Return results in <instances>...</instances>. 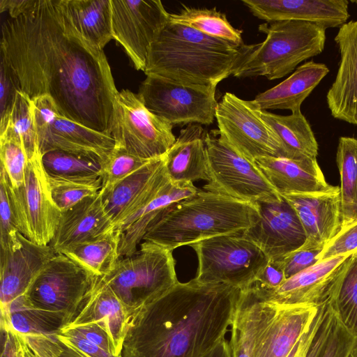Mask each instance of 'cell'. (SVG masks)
Masks as SVG:
<instances>
[{
  "label": "cell",
  "instance_id": "cell-1",
  "mask_svg": "<svg viewBox=\"0 0 357 357\" xmlns=\"http://www.w3.org/2000/svg\"><path fill=\"white\" fill-rule=\"evenodd\" d=\"M1 56L31 100L47 96L66 118L111 135L117 91L103 50L78 32L63 0H29L1 25Z\"/></svg>",
  "mask_w": 357,
  "mask_h": 357
},
{
  "label": "cell",
  "instance_id": "cell-2",
  "mask_svg": "<svg viewBox=\"0 0 357 357\" xmlns=\"http://www.w3.org/2000/svg\"><path fill=\"white\" fill-rule=\"evenodd\" d=\"M240 289L178 282L128 318L122 357H202L231 325Z\"/></svg>",
  "mask_w": 357,
  "mask_h": 357
},
{
  "label": "cell",
  "instance_id": "cell-3",
  "mask_svg": "<svg viewBox=\"0 0 357 357\" xmlns=\"http://www.w3.org/2000/svg\"><path fill=\"white\" fill-rule=\"evenodd\" d=\"M253 47L168 21L151 45L144 73L181 84L217 86Z\"/></svg>",
  "mask_w": 357,
  "mask_h": 357
},
{
  "label": "cell",
  "instance_id": "cell-4",
  "mask_svg": "<svg viewBox=\"0 0 357 357\" xmlns=\"http://www.w3.org/2000/svg\"><path fill=\"white\" fill-rule=\"evenodd\" d=\"M259 218L257 203L199 189L163 215L142 241L173 251L214 236L243 233Z\"/></svg>",
  "mask_w": 357,
  "mask_h": 357
},
{
  "label": "cell",
  "instance_id": "cell-5",
  "mask_svg": "<svg viewBox=\"0 0 357 357\" xmlns=\"http://www.w3.org/2000/svg\"><path fill=\"white\" fill-rule=\"evenodd\" d=\"M258 29L266 34V38L254 44L251 52L233 73L235 77L264 76L268 80L284 77L302 62L320 54L325 47L326 29L312 22H265Z\"/></svg>",
  "mask_w": 357,
  "mask_h": 357
},
{
  "label": "cell",
  "instance_id": "cell-6",
  "mask_svg": "<svg viewBox=\"0 0 357 357\" xmlns=\"http://www.w3.org/2000/svg\"><path fill=\"white\" fill-rule=\"evenodd\" d=\"M139 246L132 255L120 258L109 273L98 277L121 301L128 318L178 282L172 250L144 241Z\"/></svg>",
  "mask_w": 357,
  "mask_h": 357
},
{
  "label": "cell",
  "instance_id": "cell-7",
  "mask_svg": "<svg viewBox=\"0 0 357 357\" xmlns=\"http://www.w3.org/2000/svg\"><path fill=\"white\" fill-rule=\"evenodd\" d=\"M190 246L198 259L195 280L228 284L242 291L253 286L269 261L243 233L217 236Z\"/></svg>",
  "mask_w": 357,
  "mask_h": 357
},
{
  "label": "cell",
  "instance_id": "cell-8",
  "mask_svg": "<svg viewBox=\"0 0 357 357\" xmlns=\"http://www.w3.org/2000/svg\"><path fill=\"white\" fill-rule=\"evenodd\" d=\"M205 143L209 176L206 191L254 204L281 199L256 163L236 151L218 130L207 132Z\"/></svg>",
  "mask_w": 357,
  "mask_h": 357
},
{
  "label": "cell",
  "instance_id": "cell-9",
  "mask_svg": "<svg viewBox=\"0 0 357 357\" xmlns=\"http://www.w3.org/2000/svg\"><path fill=\"white\" fill-rule=\"evenodd\" d=\"M172 128L149 111L138 93L128 89L116 93L111 129L115 147L144 159L160 158L176 141Z\"/></svg>",
  "mask_w": 357,
  "mask_h": 357
},
{
  "label": "cell",
  "instance_id": "cell-10",
  "mask_svg": "<svg viewBox=\"0 0 357 357\" xmlns=\"http://www.w3.org/2000/svg\"><path fill=\"white\" fill-rule=\"evenodd\" d=\"M217 86L185 84L146 76L138 94L146 108L174 126L211 125L215 119Z\"/></svg>",
  "mask_w": 357,
  "mask_h": 357
},
{
  "label": "cell",
  "instance_id": "cell-11",
  "mask_svg": "<svg viewBox=\"0 0 357 357\" xmlns=\"http://www.w3.org/2000/svg\"><path fill=\"white\" fill-rule=\"evenodd\" d=\"M96 278L65 255L56 254L24 296L33 306L63 315L68 324L77 314Z\"/></svg>",
  "mask_w": 357,
  "mask_h": 357
},
{
  "label": "cell",
  "instance_id": "cell-12",
  "mask_svg": "<svg viewBox=\"0 0 357 357\" xmlns=\"http://www.w3.org/2000/svg\"><path fill=\"white\" fill-rule=\"evenodd\" d=\"M10 188L20 232L36 244L50 245L61 211L52 199L41 154L28 160L22 183Z\"/></svg>",
  "mask_w": 357,
  "mask_h": 357
},
{
  "label": "cell",
  "instance_id": "cell-13",
  "mask_svg": "<svg viewBox=\"0 0 357 357\" xmlns=\"http://www.w3.org/2000/svg\"><path fill=\"white\" fill-rule=\"evenodd\" d=\"M32 111L41 155L63 151L98 158L104 162L115 146L113 137L89 129L62 116L47 96L31 100Z\"/></svg>",
  "mask_w": 357,
  "mask_h": 357
},
{
  "label": "cell",
  "instance_id": "cell-14",
  "mask_svg": "<svg viewBox=\"0 0 357 357\" xmlns=\"http://www.w3.org/2000/svg\"><path fill=\"white\" fill-rule=\"evenodd\" d=\"M215 118L221 137L248 160L283 157L275 132L251 100L227 92L218 102Z\"/></svg>",
  "mask_w": 357,
  "mask_h": 357
},
{
  "label": "cell",
  "instance_id": "cell-15",
  "mask_svg": "<svg viewBox=\"0 0 357 357\" xmlns=\"http://www.w3.org/2000/svg\"><path fill=\"white\" fill-rule=\"evenodd\" d=\"M113 39L144 72L149 48L169 21L160 0H111Z\"/></svg>",
  "mask_w": 357,
  "mask_h": 357
},
{
  "label": "cell",
  "instance_id": "cell-16",
  "mask_svg": "<svg viewBox=\"0 0 357 357\" xmlns=\"http://www.w3.org/2000/svg\"><path fill=\"white\" fill-rule=\"evenodd\" d=\"M353 254L349 253L318 261L286 279L275 289H250L262 300L278 307L319 305L336 293Z\"/></svg>",
  "mask_w": 357,
  "mask_h": 357
},
{
  "label": "cell",
  "instance_id": "cell-17",
  "mask_svg": "<svg viewBox=\"0 0 357 357\" xmlns=\"http://www.w3.org/2000/svg\"><path fill=\"white\" fill-rule=\"evenodd\" d=\"M164 155L100 193L114 231H123L132 218L153 200L169 182Z\"/></svg>",
  "mask_w": 357,
  "mask_h": 357
},
{
  "label": "cell",
  "instance_id": "cell-18",
  "mask_svg": "<svg viewBox=\"0 0 357 357\" xmlns=\"http://www.w3.org/2000/svg\"><path fill=\"white\" fill-rule=\"evenodd\" d=\"M259 218L243 232L270 260H278L299 249L306 241L304 229L292 206L282 196L257 203Z\"/></svg>",
  "mask_w": 357,
  "mask_h": 357
},
{
  "label": "cell",
  "instance_id": "cell-19",
  "mask_svg": "<svg viewBox=\"0 0 357 357\" xmlns=\"http://www.w3.org/2000/svg\"><path fill=\"white\" fill-rule=\"evenodd\" d=\"M294 209L306 235L300 248L322 250L341 229L340 187L325 191L281 195Z\"/></svg>",
  "mask_w": 357,
  "mask_h": 357
},
{
  "label": "cell",
  "instance_id": "cell-20",
  "mask_svg": "<svg viewBox=\"0 0 357 357\" xmlns=\"http://www.w3.org/2000/svg\"><path fill=\"white\" fill-rule=\"evenodd\" d=\"M0 250V303L3 310L26 294L56 253L50 245L36 244L21 233L17 243Z\"/></svg>",
  "mask_w": 357,
  "mask_h": 357
},
{
  "label": "cell",
  "instance_id": "cell-21",
  "mask_svg": "<svg viewBox=\"0 0 357 357\" xmlns=\"http://www.w3.org/2000/svg\"><path fill=\"white\" fill-rule=\"evenodd\" d=\"M252 14L266 22H309L324 29L340 27L349 17L347 0H242Z\"/></svg>",
  "mask_w": 357,
  "mask_h": 357
},
{
  "label": "cell",
  "instance_id": "cell-22",
  "mask_svg": "<svg viewBox=\"0 0 357 357\" xmlns=\"http://www.w3.org/2000/svg\"><path fill=\"white\" fill-rule=\"evenodd\" d=\"M334 39L340 63L326 95L327 105L335 119L357 126V20L341 26Z\"/></svg>",
  "mask_w": 357,
  "mask_h": 357
},
{
  "label": "cell",
  "instance_id": "cell-23",
  "mask_svg": "<svg viewBox=\"0 0 357 357\" xmlns=\"http://www.w3.org/2000/svg\"><path fill=\"white\" fill-rule=\"evenodd\" d=\"M113 231V223L99 192L61 212L50 245L56 254H60L72 245L101 237Z\"/></svg>",
  "mask_w": 357,
  "mask_h": 357
},
{
  "label": "cell",
  "instance_id": "cell-24",
  "mask_svg": "<svg viewBox=\"0 0 357 357\" xmlns=\"http://www.w3.org/2000/svg\"><path fill=\"white\" fill-rule=\"evenodd\" d=\"M278 310L251 289L241 291L231 325L232 357H255L259 339Z\"/></svg>",
  "mask_w": 357,
  "mask_h": 357
},
{
  "label": "cell",
  "instance_id": "cell-25",
  "mask_svg": "<svg viewBox=\"0 0 357 357\" xmlns=\"http://www.w3.org/2000/svg\"><path fill=\"white\" fill-rule=\"evenodd\" d=\"M206 133L199 124H190L181 130L175 142L164 155L165 172L172 182L209 181Z\"/></svg>",
  "mask_w": 357,
  "mask_h": 357
},
{
  "label": "cell",
  "instance_id": "cell-26",
  "mask_svg": "<svg viewBox=\"0 0 357 357\" xmlns=\"http://www.w3.org/2000/svg\"><path fill=\"white\" fill-rule=\"evenodd\" d=\"M255 162L280 195L325 191L333 186L326 182L317 158L261 157Z\"/></svg>",
  "mask_w": 357,
  "mask_h": 357
},
{
  "label": "cell",
  "instance_id": "cell-27",
  "mask_svg": "<svg viewBox=\"0 0 357 357\" xmlns=\"http://www.w3.org/2000/svg\"><path fill=\"white\" fill-rule=\"evenodd\" d=\"M128 321V317L121 301L96 277L77 314L63 328L96 323L106 330L118 354H121Z\"/></svg>",
  "mask_w": 357,
  "mask_h": 357
},
{
  "label": "cell",
  "instance_id": "cell-28",
  "mask_svg": "<svg viewBox=\"0 0 357 357\" xmlns=\"http://www.w3.org/2000/svg\"><path fill=\"white\" fill-rule=\"evenodd\" d=\"M319 306L278 307L274 319L259 339L255 357H287L310 327Z\"/></svg>",
  "mask_w": 357,
  "mask_h": 357
},
{
  "label": "cell",
  "instance_id": "cell-29",
  "mask_svg": "<svg viewBox=\"0 0 357 357\" xmlns=\"http://www.w3.org/2000/svg\"><path fill=\"white\" fill-rule=\"evenodd\" d=\"M329 73L326 65L314 61L299 66L284 80L257 94L251 100L260 110L288 109L300 112L303 101Z\"/></svg>",
  "mask_w": 357,
  "mask_h": 357
},
{
  "label": "cell",
  "instance_id": "cell-30",
  "mask_svg": "<svg viewBox=\"0 0 357 357\" xmlns=\"http://www.w3.org/2000/svg\"><path fill=\"white\" fill-rule=\"evenodd\" d=\"M260 116L275 132L282 155L294 160L317 158L318 142L301 111L289 115H279L258 109Z\"/></svg>",
  "mask_w": 357,
  "mask_h": 357
},
{
  "label": "cell",
  "instance_id": "cell-31",
  "mask_svg": "<svg viewBox=\"0 0 357 357\" xmlns=\"http://www.w3.org/2000/svg\"><path fill=\"white\" fill-rule=\"evenodd\" d=\"M73 24L89 43L103 50L113 39L111 0H63Z\"/></svg>",
  "mask_w": 357,
  "mask_h": 357
},
{
  "label": "cell",
  "instance_id": "cell-32",
  "mask_svg": "<svg viewBox=\"0 0 357 357\" xmlns=\"http://www.w3.org/2000/svg\"><path fill=\"white\" fill-rule=\"evenodd\" d=\"M66 325L63 315L33 306L24 295L1 310V326L20 336L53 335Z\"/></svg>",
  "mask_w": 357,
  "mask_h": 357
},
{
  "label": "cell",
  "instance_id": "cell-33",
  "mask_svg": "<svg viewBox=\"0 0 357 357\" xmlns=\"http://www.w3.org/2000/svg\"><path fill=\"white\" fill-rule=\"evenodd\" d=\"M121 232L113 231L101 237L74 244L61 253L94 277H102L114 269L120 259Z\"/></svg>",
  "mask_w": 357,
  "mask_h": 357
},
{
  "label": "cell",
  "instance_id": "cell-34",
  "mask_svg": "<svg viewBox=\"0 0 357 357\" xmlns=\"http://www.w3.org/2000/svg\"><path fill=\"white\" fill-rule=\"evenodd\" d=\"M336 163L340 177L342 227L357 221V139L340 137Z\"/></svg>",
  "mask_w": 357,
  "mask_h": 357
},
{
  "label": "cell",
  "instance_id": "cell-35",
  "mask_svg": "<svg viewBox=\"0 0 357 357\" xmlns=\"http://www.w3.org/2000/svg\"><path fill=\"white\" fill-rule=\"evenodd\" d=\"M169 21L183 24L208 36L243 44V30L234 28L226 15L216 8L183 6L178 13H169Z\"/></svg>",
  "mask_w": 357,
  "mask_h": 357
},
{
  "label": "cell",
  "instance_id": "cell-36",
  "mask_svg": "<svg viewBox=\"0 0 357 357\" xmlns=\"http://www.w3.org/2000/svg\"><path fill=\"white\" fill-rule=\"evenodd\" d=\"M42 162L48 176L81 178H102L104 161L93 156L52 151L42 155Z\"/></svg>",
  "mask_w": 357,
  "mask_h": 357
},
{
  "label": "cell",
  "instance_id": "cell-37",
  "mask_svg": "<svg viewBox=\"0 0 357 357\" xmlns=\"http://www.w3.org/2000/svg\"><path fill=\"white\" fill-rule=\"evenodd\" d=\"M0 136L12 137L19 141L29 160L40 154L31 100L21 91L16 97L6 128Z\"/></svg>",
  "mask_w": 357,
  "mask_h": 357
},
{
  "label": "cell",
  "instance_id": "cell-38",
  "mask_svg": "<svg viewBox=\"0 0 357 357\" xmlns=\"http://www.w3.org/2000/svg\"><path fill=\"white\" fill-rule=\"evenodd\" d=\"M47 177L52 199L61 212L72 208L85 198L97 195L102 187L101 177Z\"/></svg>",
  "mask_w": 357,
  "mask_h": 357
},
{
  "label": "cell",
  "instance_id": "cell-39",
  "mask_svg": "<svg viewBox=\"0 0 357 357\" xmlns=\"http://www.w3.org/2000/svg\"><path fill=\"white\" fill-rule=\"evenodd\" d=\"M334 307L343 324L357 336V252L333 296Z\"/></svg>",
  "mask_w": 357,
  "mask_h": 357
},
{
  "label": "cell",
  "instance_id": "cell-40",
  "mask_svg": "<svg viewBox=\"0 0 357 357\" xmlns=\"http://www.w3.org/2000/svg\"><path fill=\"white\" fill-rule=\"evenodd\" d=\"M152 160L139 158L114 146L109 157L102 165L100 190H107L112 188Z\"/></svg>",
  "mask_w": 357,
  "mask_h": 357
},
{
  "label": "cell",
  "instance_id": "cell-41",
  "mask_svg": "<svg viewBox=\"0 0 357 357\" xmlns=\"http://www.w3.org/2000/svg\"><path fill=\"white\" fill-rule=\"evenodd\" d=\"M8 176L0 168V245L6 248L17 242L20 234L13 205Z\"/></svg>",
  "mask_w": 357,
  "mask_h": 357
},
{
  "label": "cell",
  "instance_id": "cell-42",
  "mask_svg": "<svg viewBox=\"0 0 357 357\" xmlns=\"http://www.w3.org/2000/svg\"><path fill=\"white\" fill-rule=\"evenodd\" d=\"M1 166L6 171L12 187L20 186L24 178L28 157L22 144L12 138L0 136Z\"/></svg>",
  "mask_w": 357,
  "mask_h": 357
},
{
  "label": "cell",
  "instance_id": "cell-43",
  "mask_svg": "<svg viewBox=\"0 0 357 357\" xmlns=\"http://www.w3.org/2000/svg\"><path fill=\"white\" fill-rule=\"evenodd\" d=\"M0 134L2 133L8 122L16 97L21 91L18 80L13 70L0 56Z\"/></svg>",
  "mask_w": 357,
  "mask_h": 357
},
{
  "label": "cell",
  "instance_id": "cell-44",
  "mask_svg": "<svg viewBox=\"0 0 357 357\" xmlns=\"http://www.w3.org/2000/svg\"><path fill=\"white\" fill-rule=\"evenodd\" d=\"M356 337L343 324L335 309L331 329L321 357H349Z\"/></svg>",
  "mask_w": 357,
  "mask_h": 357
},
{
  "label": "cell",
  "instance_id": "cell-45",
  "mask_svg": "<svg viewBox=\"0 0 357 357\" xmlns=\"http://www.w3.org/2000/svg\"><path fill=\"white\" fill-rule=\"evenodd\" d=\"M357 252V221L342 227L323 248L317 257L318 261Z\"/></svg>",
  "mask_w": 357,
  "mask_h": 357
},
{
  "label": "cell",
  "instance_id": "cell-46",
  "mask_svg": "<svg viewBox=\"0 0 357 357\" xmlns=\"http://www.w3.org/2000/svg\"><path fill=\"white\" fill-rule=\"evenodd\" d=\"M321 250H307L299 248L280 259L284 269L286 279L304 271L318 262L317 257Z\"/></svg>",
  "mask_w": 357,
  "mask_h": 357
},
{
  "label": "cell",
  "instance_id": "cell-47",
  "mask_svg": "<svg viewBox=\"0 0 357 357\" xmlns=\"http://www.w3.org/2000/svg\"><path fill=\"white\" fill-rule=\"evenodd\" d=\"M61 330L68 331L79 335L112 355H121L118 354L109 333L105 328L96 323L86 324L75 327L63 328Z\"/></svg>",
  "mask_w": 357,
  "mask_h": 357
},
{
  "label": "cell",
  "instance_id": "cell-48",
  "mask_svg": "<svg viewBox=\"0 0 357 357\" xmlns=\"http://www.w3.org/2000/svg\"><path fill=\"white\" fill-rule=\"evenodd\" d=\"M56 336L66 347L85 357H122L112 355L84 337L68 331L61 330Z\"/></svg>",
  "mask_w": 357,
  "mask_h": 357
},
{
  "label": "cell",
  "instance_id": "cell-49",
  "mask_svg": "<svg viewBox=\"0 0 357 357\" xmlns=\"http://www.w3.org/2000/svg\"><path fill=\"white\" fill-rule=\"evenodd\" d=\"M20 337H22L33 357H61L63 345L56 334Z\"/></svg>",
  "mask_w": 357,
  "mask_h": 357
},
{
  "label": "cell",
  "instance_id": "cell-50",
  "mask_svg": "<svg viewBox=\"0 0 357 357\" xmlns=\"http://www.w3.org/2000/svg\"><path fill=\"white\" fill-rule=\"evenodd\" d=\"M334 312L333 302L327 301L322 319L306 357H321L331 329Z\"/></svg>",
  "mask_w": 357,
  "mask_h": 357
},
{
  "label": "cell",
  "instance_id": "cell-51",
  "mask_svg": "<svg viewBox=\"0 0 357 357\" xmlns=\"http://www.w3.org/2000/svg\"><path fill=\"white\" fill-rule=\"evenodd\" d=\"M285 280L284 271L280 261L269 259L251 288L259 290H272L280 287Z\"/></svg>",
  "mask_w": 357,
  "mask_h": 357
},
{
  "label": "cell",
  "instance_id": "cell-52",
  "mask_svg": "<svg viewBox=\"0 0 357 357\" xmlns=\"http://www.w3.org/2000/svg\"><path fill=\"white\" fill-rule=\"evenodd\" d=\"M328 301L319 305L317 313L310 327L299 338L287 357H306L311 343L322 319L326 303Z\"/></svg>",
  "mask_w": 357,
  "mask_h": 357
},
{
  "label": "cell",
  "instance_id": "cell-53",
  "mask_svg": "<svg viewBox=\"0 0 357 357\" xmlns=\"http://www.w3.org/2000/svg\"><path fill=\"white\" fill-rule=\"evenodd\" d=\"M1 357H18L20 340L18 335L9 328L1 326Z\"/></svg>",
  "mask_w": 357,
  "mask_h": 357
},
{
  "label": "cell",
  "instance_id": "cell-54",
  "mask_svg": "<svg viewBox=\"0 0 357 357\" xmlns=\"http://www.w3.org/2000/svg\"><path fill=\"white\" fill-rule=\"evenodd\" d=\"M29 0H0V10L8 12L10 17L18 16L27 6Z\"/></svg>",
  "mask_w": 357,
  "mask_h": 357
},
{
  "label": "cell",
  "instance_id": "cell-55",
  "mask_svg": "<svg viewBox=\"0 0 357 357\" xmlns=\"http://www.w3.org/2000/svg\"><path fill=\"white\" fill-rule=\"evenodd\" d=\"M202 357H232L229 342L224 338Z\"/></svg>",
  "mask_w": 357,
  "mask_h": 357
},
{
  "label": "cell",
  "instance_id": "cell-56",
  "mask_svg": "<svg viewBox=\"0 0 357 357\" xmlns=\"http://www.w3.org/2000/svg\"><path fill=\"white\" fill-rule=\"evenodd\" d=\"M63 348L61 357H85L62 343Z\"/></svg>",
  "mask_w": 357,
  "mask_h": 357
},
{
  "label": "cell",
  "instance_id": "cell-57",
  "mask_svg": "<svg viewBox=\"0 0 357 357\" xmlns=\"http://www.w3.org/2000/svg\"><path fill=\"white\" fill-rule=\"evenodd\" d=\"M20 340H21V344H22V349H23V351H24V356L25 357H33L32 353L31 352V351L29 349V348L26 345V344H25L24 341L23 340L22 337H20Z\"/></svg>",
  "mask_w": 357,
  "mask_h": 357
},
{
  "label": "cell",
  "instance_id": "cell-58",
  "mask_svg": "<svg viewBox=\"0 0 357 357\" xmlns=\"http://www.w3.org/2000/svg\"><path fill=\"white\" fill-rule=\"evenodd\" d=\"M349 357H357V337Z\"/></svg>",
  "mask_w": 357,
  "mask_h": 357
},
{
  "label": "cell",
  "instance_id": "cell-59",
  "mask_svg": "<svg viewBox=\"0 0 357 357\" xmlns=\"http://www.w3.org/2000/svg\"><path fill=\"white\" fill-rule=\"evenodd\" d=\"M18 357H25L24 356V351H23V349H22V344H21V340H20V349H19V351H18Z\"/></svg>",
  "mask_w": 357,
  "mask_h": 357
}]
</instances>
